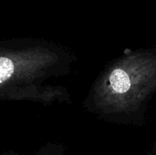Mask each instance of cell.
<instances>
[{
    "label": "cell",
    "instance_id": "obj_1",
    "mask_svg": "<svg viewBox=\"0 0 156 155\" xmlns=\"http://www.w3.org/2000/svg\"><path fill=\"white\" fill-rule=\"evenodd\" d=\"M155 95L156 49L129 51L95 79L83 107L108 122L141 126Z\"/></svg>",
    "mask_w": 156,
    "mask_h": 155
},
{
    "label": "cell",
    "instance_id": "obj_2",
    "mask_svg": "<svg viewBox=\"0 0 156 155\" xmlns=\"http://www.w3.org/2000/svg\"><path fill=\"white\" fill-rule=\"evenodd\" d=\"M73 59L50 47L32 45L0 48V100L44 106L71 103L66 87L49 83L69 75Z\"/></svg>",
    "mask_w": 156,
    "mask_h": 155
},
{
    "label": "cell",
    "instance_id": "obj_3",
    "mask_svg": "<svg viewBox=\"0 0 156 155\" xmlns=\"http://www.w3.org/2000/svg\"><path fill=\"white\" fill-rule=\"evenodd\" d=\"M36 155H65V147L60 143H48L38 150Z\"/></svg>",
    "mask_w": 156,
    "mask_h": 155
},
{
    "label": "cell",
    "instance_id": "obj_4",
    "mask_svg": "<svg viewBox=\"0 0 156 155\" xmlns=\"http://www.w3.org/2000/svg\"><path fill=\"white\" fill-rule=\"evenodd\" d=\"M149 155H156V139L155 142L154 143V145L152 146L151 152L149 153Z\"/></svg>",
    "mask_w": 156,
    "mask_h": 155
},
{
    "label": "cell",
    "instance_id": "obj_5",
    "mask_svg": "<svg viewBox=\"0 0 156 155\" xmlns=\"http://www.w3.org/2000/svg\"><path fill=\"white\" fill-rule=\"evenodd\" d=\"M3 155H22V154H17V153H5V154H3Z\"/></svg>",
    "mask_w": 156,
    "mask_h": 155
}]
</instances>
